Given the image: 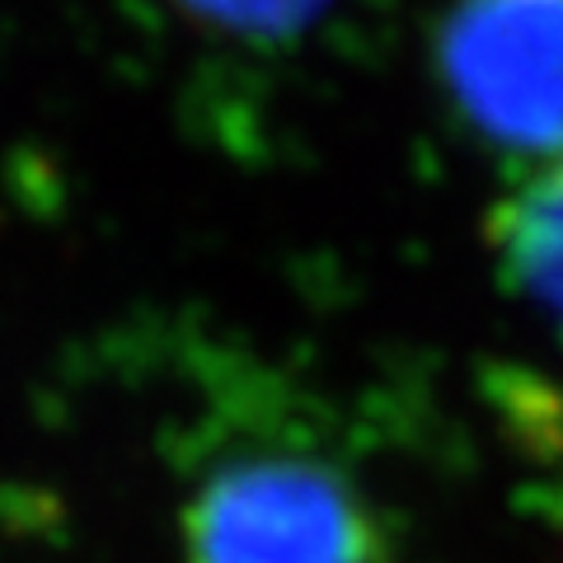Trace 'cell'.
<instances>
[{
    "label": "cell",
    "instance_id": "1",
    "mask_svg": "<svg viewBox=\"0 0 563 563\" xmlns=\"http://www.w3.org/2000/svg\"><path fill=\"white\" fill-rule=\"evenodd\" d=\"M184 563H390L362 484L324 451H221L184 503Z\"/></svg>",
    "mask_w": 563,
    "mask_h": 563
},
{
    "label": "cell",
    "instance_id": "2",
    "mask_svg": "<svg viewBox=\"0 0 563 563\" xmlns=\"http://www.w3.org/2000/svg\"><path fill=\"white\" fill-rule=\"evenodd\" d=\"M437 66L479 136L503 151H563V0H461Z\"/></svg>",
    "mask_w": 563,
    "mask_h": 563
},
{
    "label": "cell",
    "instance_id": "3",
    "mask_svg": "<svg viewBox=\"0 0 563 563\" xmlns=\"http://www.w3.org/2000/svg\"><path fill=\"white\" fill-rule=\"evenodd\" d=\"M488 240L503 287L563 362V161L493 211Z\"/></svg>",
    "mask_w": 563,
    "mask_h": 563
},
{
    "label": "cell",
    "instance_id": "4",
    "mask_svg": "<svg viewBox=\"0 0 563 563\" xmlns=\"http://www.w3.org/2000/svg\"><path fill=\"white\" fill-rule=\"evenodd\" d=\"M174 5L207 29L231 33V38L273 43L310 29L329 10V0H174Z\"/></svg>",
    "mask_w": 563,
    "mask_h": 563
}]
</instances>
